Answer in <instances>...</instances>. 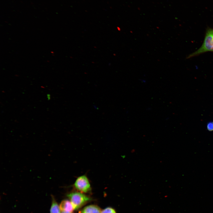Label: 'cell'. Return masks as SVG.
I'll return each mask as SVG.
<instances>
[{"instance_id":"cell-1","label":"cell","mask_w":213,"mask_h":213,"mask_svg":"<svg viewBox=\"0 0 213 213\" xmlns=\"http://www.w3.org/2000/svg\"><path fill=\"white\" fill-rule=\"evenodd\" d=\"M67 196L71 202L74 210L79 209L91 199L85 193L78 191L71 192Z\"/></svg>"},{"instance_id":"cell-2","label":"cell","mask_w":213,"mask_h":213,"mask_svg":"<svg viewBox=\"0 0 213 213\" xmlns=\"http://www.w3.org/2000/svg\"><path fill=\"white\" fill-rule=\"evenodd\" d=\"M208 51H213V29L212 28L208 29L207 30L201 47L197 51L189 55L187 58H190Z\"/></svg>"},{"instance_id":"cell-3","label":"cell","mask_w":213,"mask_h":213,"mask_svg":"<svg viewBox=\"0 0 213 213\" xmlns=\"http://www.w3.org/2000/svg\"><path fill=\"white\" fill-rule=\"evenodd\" d=\"M73 187L77 191L84 193H88L91 190L90 181L85 175L78 177L73 184Z\"/></svg>"},{"instance_id":"cell-4","label":"cell","mask_w":213,"mask_h":213,"mask_svg":"<svg viewBox=\"0 0 213 213\" xmlns=\"http://www.w3.org/2000/svg\"><path fill=\"white\" fill-rule=\"evenodd\" d=\"M59 207L62 211L72 212L74 210L71 201L67 199L62 201L60 204Z\"/></svg>"},{"instance_id":"cell-5","label":"cell","mask_w":213,"mask_h":213,"mask_svg":"<svg viewBox=\"0 0 213 213\" xmlns=\"http://www.w3.org/2000/svg\"><path fill=\"white\" fill-rule=\"evenodd\" d=\"M101 209L95 205H90L85 207L80 213H101Z\"/></svg>"},{"instance_id":"cell-6","label":"cell","mask_w":213,"mask_h":213,"mask_svg":"<svg viewBox=\"0 0 213 213\" xmlns=\"http://www.w3.org/2000/svg\"><path fill=\"white\" fill-rule=\"evenodd\" d=\"M60 209L58 203L53 197L50 209V213H61Z\"/></svg>"},{"instance_id":"cell-7","label":"cell","mask_w":213,"mask_h":213,"mask_svg":"<svg viewBox=\"0 0 213 213\" xmlns=\"http://www.w3.org/2000/svg\"><path fill=\"white\" fill-rule=\"evenodd\" d=\"M101 213H116V212L114 209L110 207H108L101 211Z\"/></svg>"},{"instance_id":"cell-8","label":"cell","mask_w":213,"mask_h":213,"mask_svg":"<svg viewBox=\"0 0 213 213\" xmlns=\"http://www.w3.org/2000/svg\"><path fill=\"white\" fill-rule=\"evenodd\" d=\"M207 128L209 131L213 130V122H209L207 125Z\"/></svg>"},{"instance_id":"cell-9","label":"cell","mask_w":213,"mask_h":213,"mask_svg":"<svg viewBox=\"0 0 213 213\" xmlns=\"http://www.w3.org/2000/svg\"><path fill=\"white\" fill-rule=\"evenodd\" d=\"M61 213H72V212L65 211H62Z\"/></svg>"}]
</instances>
